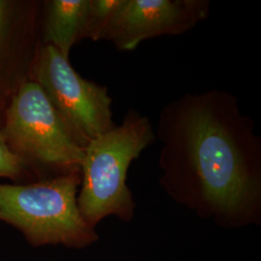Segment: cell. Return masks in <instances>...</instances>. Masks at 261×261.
I'll return each mask as SVG.
<instances>
[{
  "label": "cell",
  "instance_id": "obj_1",
  "mask_svg": "<svg viewBox=\"0 0 261 261\" xmlns=\"http://www.w3.org/2000/svg\"><path fill=\"white\" fill-rule=\"evenodd\" d=\"M155 135L166 176L203 208L235 217L256 207L261 139L235 95L213 88L178 97L162 109Z\"/></svg>",
  "mask_w": 261,
  "mask_h": 261
},
{
  "label": "cell",
  "instance_id": "obj_2",
  "mask_svg": "<svg viewBox=\"0 0 261 261\" xmlns=\"http://www.w3.org/2000/svg\"><path fill=\"white\" fill-rule=\"evenodd\" d=\"M155 140L149 118L130 109L120 125L84 148L82 190L76 201L84 221L91 227L111 215L122 220L132 218L135 203L126 183L128 169Z\"/></svg>",
  "mask_w": 261,
  "mask_h": 261
},
{
  "label": "cell",
  "instance_id": "obj_3",
  "mask_svg": "<svg viewBox=\"0 0 261 261\" xmlns=\"http://www.w3.org/2000/svg\"><path fill=\"white\" fill-rule=\"evenodd\" d=\"M81 182V171H75L30 185L0 184V220L19 228L34 246L89 245L97 235L77 207Z\"/></svg>",
  "mask_w": 261,
  "mask_h": 261
},
{
  "label": "cell",
  "instance_id": "obj_4",
  "mask_svg": "<svg viewBox=\"0 0 261 261\" xmlns=\"http://www.w3.org/2000/svg\"><path fill=\"white\" fill-rule=\"evenodd\" d=\"M33 73V81L82 148L116 126L108 88L81 76L56 47L44 45L40 48Z\"/></svg>",
  "mask_w": 261,
  "mask_h": 261
},
{
  "label": "cell",
  "instance_id": "obj_5",
  "mask_svg": "<svg viewBox=\"0 0 261 261\" xmlns=\"http://www.w3.org/2000/svg\"><path fill=\"white\" fill-rule=\"evenodd\" d=\"M15 154L63 174L81 171L84 149L66 130L41 86L34 81L22 84L7 112L1 130Z\"/></svg>",
  "mask_w": 261,
  "mask_h": 261
},
{
  "label": "cell",
  "instance_id": "obj_6",
  "mask_svg": "<svg viewBox=\"0 0 261 261\" xmlns=\"http://www.w3.org/2000/svg\"><path fill=\"white\" fill-rule=\"evenodd\" d=\"M209 13L208 0H123L103 40L117 50L133 51L147 39L186 33Z\"/></svg>",
  "mask_w": 261,
  "mask_h": 261
},
{
  "label": "cell",
  "instance_id": "obj_7",
  "mask_svg": "<svg viewBox=\"0 0 261 261\" xmlns=\"http://www.w3.org/2000/svg\"><path fill=\"white\" fill-rule=\"evenodd\" d=\"M90 0H53L47 3L44 45L69 59L73 46L83 40Z\"/></svg>",
  "mask_w": 261,
  "mask_h": 261
},
{
  "label": "cell",
  "instance_id": "obj_8",
  "mask_svg": "<svg viewBox=\"0 0 261 261\" xmlns=\"http://www.w3.org/2000/svg\"><path fill=\"white\" fill-rule=\"evenodd\" d=\"M122 3L123 0H90L83 39L103 40L112 17Z\"/></svg>",
  "mask_w": 261,
  "mask_h": 261
},
{
  "label": "cell",
  "instance_id": "obj_9",
  "mask_svg": "<svg viewBox=\"0 0 261 261\" xmlns=\"http://www.w3.org/2000/svg\"><path fill=\"white\" fill-rule=\"evenodd\" d=\"M23 167V160L10 149L0 130V177L16 179L21 174Z\"/></svg>",
  "mask_w": 261,
  "mask_h": 261
},
{
  "label": "cell",
  "instance_id": "obj_10",
  "mask_svg": "<svg viewBox=\"0 0 261 261\" xmlns=\"http://www.w3.org/2000/svg\"><path fill=\"white\" fill-rule=\"evenodd\" d=\"M3 12H4V4L3 2H0V28H1L2 19H3Z\"/></svg>",
  "mask_w": 261,
  "mask_h": 261
}]
</instances>
